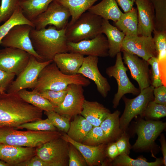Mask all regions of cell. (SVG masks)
<instances>
[{
	"mask_svg": "<svg viewBox=\"0 0 166 166\" xmlns=\"http://www.w3.org/2000/svg\"><path fill=\"white\" fill-rule=\"evenodd\" d=\"M164 164L162 158H157L154 162L147 161L145 158H138L133 159L129 155H119L112 161V165L114 166H160Z\"/></svg>",
	"mask_w": 166,
	"mask_h": 166,
	"instance_id": "cell-34",
	"label": "cell"
},
{
	"mask_svg": "<svg viewBox=\"0 0 166 166\" xmlns=\"http://www.w3.org/2000/svg\"><path fill=\"white\" fill-rule=\"evenodd\" d=\"M0 166H10V165L6 162L0 160Z\"/></svg>",
	"mask_w": 166,
	"mask_h": 166,
	"instance_id": "cell-51",
	"label": "cell"
},
{
	"mask_svg": "<svg viewBox=\"0 0 166 166\" xmlns=\"http://www.w3.org/2000/svg\"><path fill=\"white\" fill-rule=\"evenodd\" d=\"M82 144L97 146L108 143L106 136L100 126H93L84 139Z\"/></svg>",
	"mask_w": 166,
	"mask_h": 166,
	"instance_id": "cell-36",
	"label": "cell"
},
{
	"mask_svg": "<svg viewBox=\"0 0 166 166\" xmlns=\"http://www.w3.org/2000/svg\"><path fill=\"white\" fill-rule=\"evenodd\" d=\"M166 122L152 120L141 119L136 124L134 132L137 138L132 146L135 150L152 149L157 138L165 128Z\"/></svg>",
	"mask_w": 166,
	"mask_h": 166,
	"instance_id": "cell-9",
	"label": "cell"
},
{
	"mask_svg": "<svg viewBox=\"0 0 166 166\" xmlns=\"http://www.w3.org/2000/svg\"><path fill=\"white\" fill-rule=\"evenodd\" d=\"M67 92L66 88L59 91L46 90L38 92L42 96L48 100L55 108L59 106L62 103Z\"/></svg>",
	"mask_w": 166,
	"mask_h": 166,
	"instance_id": "cell-42",
	"label": "cell"
},
{
	"mask_svg": "<svg viewBox=\"0 0 166 166\" xmlns=\"http://www.w3.org/2000/svg\"><path fill=\"white\" fill-rule=\"evenodd\" d=\"M138 19V35L152 36L154 29L155 10L150 0H136Z\"/></svg>",
	"mask_w": 166,
	"mask_h": 166,
	"instance_id": "cell-19",
	"label": "cell"
},
{
	"mask_svg": "<svg viewBox=\"0 0 166 166\" xmlns=\"http://www.w3.org/2000/svg\"><path fill=\"white\" fill-rule=\"evenodd\" d=\"M153 94L155 102L166 106V86L163 85L154 88Z\"/></svg>",
	"mask_w": 166,
	"mask_h": 166,
	"instance_id": "cell-46",
	"label": "cell"
},
{
	"mask_svg": "<svg viewBox=\"0 0 166 166\" xmlns=\"http://www.w3.org/2000/svg\"><path fill=\"white\" fill-rule=\"evenodd\" d=\"M83 86L71 84L67 88V92L64 100L54 111L58 113L71 119L81 114L85 98Z\"/></svg>",
	"mask_w": 166,
	"mask_h": 166,
	"instance_id": "cell-13",
	"label": "cell"
},
{
	"mask_svg": "<svg viewBox=\"0 0 166 166\" xmlns=\"http://www.w3.org/2000/svg\"><path fill=\"white\" fill-rule=\"evenodd\" d=\"M4 22L0 26V45L2 39L14 26L18 25L26 24L34 28L32 22L24 14L19 5L12 15Z\"/></svg>",
	"mask_w": 166,
	"mask_h": 166,
	"instance_id": "cell-33",
	"label": "cell"
},
{
	"mask_svg": "<svg viewBox=\"0 0 166 166\" xmlns=\"http://www.w3.org/2000/svg\"><path fill=\"white\" fill-rule=\"evenodd\" d=\"M58 131H21L15 128L0 127V143L36 148L44 143L61 136Z\"/></svg>",
	"mask_w": 166,
	"mask_h": 166,
	"instance_id": "cell-4",
	"label": "cell"
},
{
	"mask_svg": "<svg viewBox=\"0 0 166 166\" xmlns=\"http://www.w3.org/2000/svg\"><path fill=\"white\" fill-rule=\"evenodd\" d=\"M67 46L69 52L98 57L109 56L108 41L106 37L102 33L91 39L77 42H68Z\"/></svg>",
	"mask_w": 166,
	"mask_h": 166,
	"instance_id": "cell-15",
	"label": "cell"
},
{
	"mask_svg": "<svg viewBox=\"0 0 166 166\" xmlns=\"http://www.w3.org/2000/svg\"><path fill=\"white\" fill-rule=\"evenodd\" d=\"M154 39L160 76H166V31L154 30Z\"/></svg>",
	"mask_w": 166,
	"mask_h": 166,
	"instance_id": "cell-30",
	"label": "cell"
},
{
	"mask_svg": "<svg viewBox=\"0 0 166 166\" xmlns=\"http://www.w3.org/2000/svg\"><path fill=\"white\" fill-rule=\"evenodd\" d=\"M154 88L150 85L140 90L137 96L132 99L127 98L124 95L122 97L125 108L120 118V128L123 132H126L130 122L135 117L138 115L142 117L148 103L154 100Z\"/></svg>",
	"mask_w": 166,
	"mask_h": 166,
	"instance_id": "cell-6",
	"label": "cell"
},
{
	"mask_svg": "<svg viewBox=\"0 0 166 166\" xmlns=\"http://www.w3.org/2000/svg\"><path fill=\"white\" fill-rule=\"evenodd\" d=\"M93 126L81 114L73 117L70 121L68 136L74 141L82 143L84 138Z\"/></svg>",
	"mask_w": 166,
	"mask_h": 166,
	"instance_id": "cell-28",
	"label": "cell"
},
{
	"mask_svg": "<svg viewBox=\"0 0 166 166\" xmlns=\"http://www.w3.org/2000/svg\"><path fill=\"white\" fill-rule=\"evenodd\" d=\"M61 133V137L73 145L80 152L85 159L87 165H99L102 163L106 156V143L97 146L86 145L74 141L65 133Z\"/></svg>",
	"mask_w": 166,
	"mask_h": 166,
	"instance_id": "cell-20",
	"label": "cell"
},
{
	"mask_svg": "<svg viewBox=\"0 0 166 166\" xmlns=\"http://www.w3.org/2000/svg\"><path fill=\"white\" fill-rule=\"evenodd\" d=\"M102 33L106 36L109 45V56L114 58L121 51L122 44L125 36L124 34L109 20L103 19Z\"/></svg>",
	"mask_w": 166,
	"mask_h": 166,
	"instance_id": "cell-24",
	"label": "cell"
},
{
	"mask_svg": "<svg viewBox=\"0 0 166 166\" xmlns=\"http://www.w3.org/2000/svg\"><path fill=\"white\" fill-rule=\"evenodd\" d=\"M73 84L85 87L89 85L90 82L80 74L69 75L62 73L53 61L41 71L32 89L38 92L46 90L59 91Z\"/></svg>",
	"mask_w": 166,
	"mask_h": 166,
	"instance_id": "cell-3",
	"label": "cell"
},
{
	"mask_svg": "<svg viewBox=\"0 0 166 166\" xmlns=\"http://www.w3.org/2000/svg\"><path fill=\"white\" fill-rule=\"evenodd\" d=\"M54 0H20L19 5L25 16L30 21L45 10Z\"/></svg>",
	"mask_w": 166,
	"mask_h": 166,
	"instance_id": "cell-31",
	"label": "cell"
},
{
	"mask_svg": "<svg viewBox=\"0 0 166 166\" xmlns=\"http://www.w3.org/2000/svg\"><path fill=\"white\" fill-rule=\"evenodd\" d=\"M43 111L25 101L17 93H0V127L15 128L42 119Z\"/></svg>",
	"mask_w": 166,
	"mask_h": 166,
	"instance_id": "cell-1",
	"label": "cell"
},
{
	"mask_svg": "<svg viewBox=\"0 0 166 166\" xmlns=\"http://www.w3.org/2000/svg\"><path fill=\"white\" fill-rule=\"evenodd\" d=\"M26 129L28 130L34 131H57V129L48 119H42L36 121L23 124L17 128Z\"/></svg>",
	"mask_w": 166,
	"mask_h": 166,
	"instance_id": "cell-38",
	"label": "cell"
},
{
	"mask_svg": "<svg viewBox=\"0 0 166 166\" xmlns=\"http://www.w3.org/2000/svg\"><path fill=\"white\" fill-rule=\"evenodd\" d=\"M20 0H1L0 23L5 22L13 14L19 5Z\"/></svg>",
	"mask_w": 166,
	"mask_h": 166,
	"instance_id": "cell-40",
	"label": "cell"
},
{
	"mask_svg": "<svg viewBox=\"0 0 166 166\" xmlns=\"http://www.w3.org/2000/svg\"><path fill=\"white\" fill-rule=\"evenodd\" d=\"M117 4L124 13L131 10L133 7L136 0H116Z\"/></svg>",
	"mask_w": 166,
	"mask_h": 166,
	"instance_id": "cell-49",
	"label": "cell"
},
{
	"mask_svg": "<svg viewBox=\"0 0 166 166\" xmlns=\"http://www.w3.org/2000/svg\"><path fill=\"white\" fill-rule=\"evenodd\" d=\"M17 166H54L53 164L46 162L36 155L29 159L18 164Z\"/></svg>",
	"mask_w": 166,
	"mask_h": 166,
	"instance_id": "cell-47",
	"label": "cell"
},
{
	"mask_svg": "<svg viewBox=\"0 0 166 166\" xmlns=\"http://www.w3.org/2000/svg\"><path fill=\"white\" fill-rule=\"evenodd\" d=\"M128 69L124 65L121 52L116 56L115 64L106 69L107 75L109 77H114L117 84V91L114 95L112 102L114 109L118 106L121 99L125 94L131 93L137 95L140 92L139 88L136 87L129 79L127 74Z\"/></svg>",
	"mask_w": 166,
	"mask_h": 166,
	"instance_id": "cell-7",
	"label": "cell"
},
{
	"mask_svg": "<svg viewBox=\"0 0 166 166\" xmlns=\"http://www.w3.org/2000/svg\"><path fill=\"white\" fill-rule=\"evenodd\" d=\"M105 149L106 156L110 161H112L119 155L118 149L115 142H109Z\"/></svg>",
	"mask_w": 166,
	"mask_h": 166,
	"instance_id": "cell-48",
	"label": "cell"
},
{
	"mask_svg": "<svg viewBox=\"0 0 166 166\" xmlns=\"http://www.w3.org/2000/svg\"><path fill=\"white\" fill-rule=\"evenodd\" d=\"M33 28L26 24L14 26L2 39L0 45L4 47L15 48L24 50L38 61H43L34 50L30 37V32Z\"/></svg>",
	"mask_w": 166,
	"mask_h": 166,
	"instance_id": "cell-12",
	"label": "cell"
},
{
	"mask_svg": "<svg viewBox=\"0 0 166 166\" xmlns=\"http://www.w3.org/2000/svg\"><path fill=\"white\" fill-rule=\"evenodd\" d=\"M88 11L103 19L111 20L114 22L117 21L123 14L116 0H102L92 6Z\"/></svg>",
	"mask_w": 166,
	"mask_h": 166,
	"instance_id": "cell-25",
	"label": "cell"
},
{
	"mask_svg": "<svg viewBox=\"0 0 166 166\" xmlns=\"http://www.w3.org/2000/svg\"><path fill=\"white\" fill-rule=\"evenodd\" d=\"M66 7L71 17L67 26L73 24L79 17L85 12L98 0H55Z\"/></svg>",
	"mask_w": 166,
	"mask_h": 166,
	"instance_id": "cell-29",
	"label": "cell"
},
{
	"mask_svg": "<svg viewBox=\"0 0 166 166\" xmlns=\"http://www.w3.org/2000/svg\"><path fill=\"white\" fill-rule=\"evenodd\" d=\"M20 97L28 103L44 111H54L55 107L37 91L23 89L17 92Z\"/></svg>",
	"mask_w": 166,
	"mask_h": 166,
	"instance_id": "cell-32",
	"label": "cell"
},
{
	"mask_svg": "<svg viewBox=\"0 0 166 166\" xmlns=\"http://www.w3.org/2000/svg\"><path fill=\"white\" fill-rule=\"evenodd\" d=\"M68 165L69 166H86V161L80 152L72 144L68 143Z\"/></svg>",
	"mask_w": 166,
	"mask_h": 166,
	"instance_id": "cell-41",
	"label": "cell"
},
{
	"mask_svg": "<svg viewBox=\"0 0 166 166\" xmlns=\"http://www.w3.org/2000/svg\"><path fill=\"white\" fill-rule=\"evenodd\" d=\"M69 52L57 54L53 60L62 73L69 75H75L78 74L85 57L78 53Z\"/></svg>",
	"mask_w": 166,
	"mask_h": 166,
	"instance_id": "cell-22",
	"label": "cell"
},
{
	"mask_svg": "<svg viewBox=\"0 0 166 166\" xmlns=\"http://www.w3.org/2000/svg\"><path fill=\"white\" fill-rule=\"evenodd\" d=\"M111 113L108 109L96 101L85 100L81 115L93 126H100Z\"/></svg>",
	"mask_w": 166,
	"mask_h": 166,
	"instance_id": "cell-23",
	"label": "cell"
},
{
	"mask_svg": "<svg viewBox=\"0 0 166 166\" xmlns=\"http://www.w3.org/2000/svg\"><path fill=\"white\" fill-rule=\"evenodd\" d=\"M16 75L0 69V93L6 92Z\"/></svg>",
	"mask_w": 166,
	"mask_h": 166,
	"instance_id": "cell-45",
	"label": "cell"
},
{
	"mask_svg": "<svg viewBox=\"0 0 166 166\" xmlns=\"http://www.w3.org/2000/svg\"><path fill=\"white\" fill-rule=\"evenodd\" d=\"M147 61L151 66L150 70L151 85L155 88L164 85L160 75L157 57H151Z\"/></svg>",
	"mask_w": 166,
	"mask_h": 166,
	"instance_id": "cell-43",
	"label": "cell"
},
{
	"mask_svg": "<svg viewBox=\"0 0 166 166\" xmlns=\"http://www.w3.org/2000/svg\"><path fill=\"white\" fill-rule=\"evenodd\" d=\"M36 148L0 143V160L10 166H17L36 155Z\"/></svg>",
	"mask_w": 166,
	"mask_h": 166,
	"instance_id": "cell-21",
	"label": "cell"
},
{
	"mask_svg": "<svg viewBox=\"0 0 166 166\" xmlns=\"http://www.w3.org/2000/svg\"><path fill=\"white\" fill-rule=\"evenodd\" d=\"M103 20L89 11L83 13L73 24L67 26L65 33L68 42L91 39L102 34Z\"/></svg>",
	"mask_w": 166,
	"mask_h": 166,
	"instance_id": "cell-5",
	"label": "cell"
},
{
	"mask_svg": "<svg viewBox=\"0 0 166 166\" xmlns=\"http://www.w3.org/2000/svg\"><path fill=\"white\" fill-rule=\"evenodd\" d=\"M98 57L87 56L84 57L78 72L85 77L93 81L98 92L104 98L106 97L111 87L107 79L100 72L98 67Z\"/></svg>",
	"mask_w": 166,
	"mask_h": 166,
	"instance_id": "cell-18",
	"label": "cell"
},
{
	"mask_svg": "<svg viewBox=\"0 0 166 166\" xmlns=\"http://www.w3.org/2000/svg\"><path fill=\"white\" fill-rule=\"evenodd\" d=\"M66 27L58 30L50 26L40 30L34 28L30 31V37L32 46L43 61L53 60L57 54L69 52Z\"/></svg>",
	"mask_w": 166,
	"mask_h": 166,
	"instance_id": "cell-2",
	"label": "cell"
},
{
	"mask_svg": "<svg viewBox=\"0 0 166 166\" xmlns=\"http://www.w3.org/2000/svg\"><path fill=\"white\" fill-rule=\"evenodd\" d=\"M44 114L58 131L67 133L70 126V118L61 115L54 110L44 111Z\"/></svg>",
	"mask_w": 166,
	"mask_h": 166,
	"instance_id": "cell-37",
	"label": "cell"
},
{
	"mask_svg": "<svg viewBox=\"0 0 166 166\" xmlns=\"http://www.w3.org/2000/svg\"><path fill=\"white\" fill-rule=\"evenodd\" d=\"M160 141L161 145V150L163 156L164 165H166V142L165 136L163 134H160Z\"/></svg>",
	"mask_w": 166,
	"mask_h": 166,
	"instance_id": "cell-50",
	"label": "cell"
},
{
	"mask_svg": "<svg viewBox=\"0 0 166 166\" xmlns=\"http://www.w3.org/2000/svg\"><path fill=\"white\" fill-rule=\"evenodd\" d=\"M125 51L136 55L148 61L157 54L152 36H125L121 51Z\"/></svg>",
	"mask_w": 166,
	"mask_h": 166,
	"instance_id": "cell-16",
	"label": "cell"
},
{
	"mask_svg": "<svg viewBox=\"0 0 166 166\" xmlns=\"http://www.w3.org/2000/svg\"><path fill=\"white\" fill-rule=\"evenodd\" d=\"M68 142L61 136L47 142L36 148V155L54 166H66Z\"/></svg>",
	"mask_w": 166,
	"mask_h": 166,
	"instance_id": "cell-10",
	"label": "cell"
},
{
	"mask_svg": "<svg viewBox=\"0 0 166 166\" xmlns=\"http://www.w3.org/2000/svg\"><path fill=\"white\" fill-rule=\"evenodd\" d=\"M30 55L27 52L15 48L0 49V69L18 76L27 66Z\"/></svg>",
	"mask_w": 166,
	"mask_h": 166,
	"instance_id": "cell-14",
	"label": "cell"
},
{
	"mask_svg": "<svg viewBox=\"0 0 166 166\" xmlns=\"http://www.w3.org/2000/svg\"><path fill=\"white\" fill-rule=\"evenodd\" d=\"M130 136L126 132H123L120 137L116 140L119 155L126 154L129 155L132 146L130 143Z\"/></svg>",
	"mask_w": 166,
	"mask_h": 166,
	"instance_id": "cell-44",
	"label": "cell"
},
{
	"mask_svg": "<svg viewBox=\"0 0 166 166\" xmlns=\"http://www.w3.org/2000/svg\"><path fill=\"white\" fill-rule=\"evenodd\" d=\"M122 59L129 69L132 77L137 83L140 91L151 85L149 65L147 61L125 51Z\"/></svg>",
	"mask_w": 166,
	"mask_h": 166,
	"instance_id": "cell-17",
	"label": "cell"
},
{
	"mask_svg": "<svg viewBox=\"0 0 166 166\" xmlns=\"http://www.w3.org/2000/svg\"><path fill=\"white\" fill-rule=\"evenodd\" d=\"M114 24L125 36L138 35L136 8L133 7L131 10L123 13L120 18L114 22Z\"/></svg>",
	"mask_w": 166,
	"mask_h": 166,
	"instance_id": "cell-27",
	"label": "cell"
},
{
	"mask_svg": "<svg viewBox=\"0 0 166 166\" xmlns=\"http://www.w3.org/2000/svg\"><path fill=\"white\" fill-rule=\"evenodd\" d=\"M120 114L118 110L112 113H111L100 125L106 136L108 143L116 141L123 133L120 127Z\"/></svg>",
	"mask_w": 166,
	"mask_h": 166,
	"instance_id": "cell-26",
	"label": "cell"
},
{
	"mask_svg": "<svg viewBox=\"0 0 166 166\" xmlns=\"http://www.w3.org/2000/svg\"><path fill=\"white\" fill-rule=\"evenodd\" d=\"M53 61V60L39 61L31 55L27 66L12 82L6 91L7 93H16L23 89H32L41 71Z\"/></svg>",
	"mask_w": 166,
	"mask_h": 166,
	"instance_id": "cell-11",
	"label": "cell"
},
{
	"mask_svg": "<svg viewBox=\"0 0 166 166\" xmlns=\"http://www.w3.org/2000/svg\"><path fill=\"white\" fill-rule=\"evenodd\" d=\"M166 116V106L155 102L153 100L148 104L142 115L148 119H158Z\"/></svg>",
	"mask_w": 166,
	"mask_h": 166,
	"instance_id": "cell-39",
	"label": "cell"
},
{
	"mask_svg": "<svg viewBox=\"0 0 166 166\" xmlns=\"http://www.w3.org/2000/svg\"><path fill=\"white\" fill-rule=\"evenodd\" d=\"M71 17L69 10L55 0L49 5L46 10L31 21L34 28L40 30L48 25L52 26L58 30L65 28Z\"/></svg>",
	"mask_w": 166,
	"mask_h": 166,
	"instance_id": "cell-8",
	"label": "cell"
},
{
	"mask_svg": "<svg viewBox=\"0 0 166 166\" xmlns=\"http://www.w3.org/2000/svg\"><path fill=\"white\" fill-rule=\"evenodd\" d=\"M155 10L154 30L166 31V0H150Z\"/></svg>",
	"mask_w": 166,
	"mask_h": 166,
	"instance_id": "cell-35",
	"label": "cell"
}]
</instances>
